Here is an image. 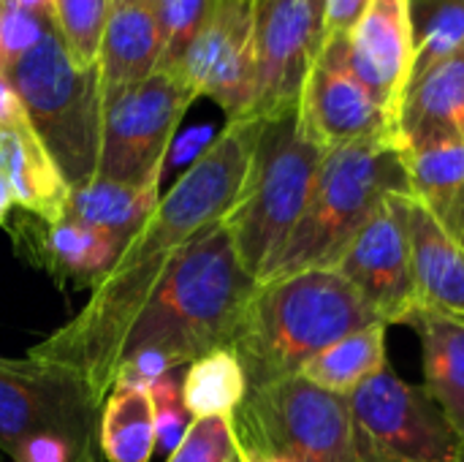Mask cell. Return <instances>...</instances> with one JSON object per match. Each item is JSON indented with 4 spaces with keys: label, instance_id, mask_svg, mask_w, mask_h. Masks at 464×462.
<instances>
[{
    "label": "cell",
    "instance_id": "6da1fadb",
    "mask_svg": "<svg viewBox=\"0 0 464 462\" xmlns=\"http://www.w3.org/2000/svg\"><path fill=\"white\" fill-rule=\"evenodd\" d=\"M261 123L258 117L226 123L158 202L141 231L122 248L117 264L90 294L87 305L44 343L30 349V359L79 381L92 408H101L111 392L122 340L171 259L204 229L226 221L242 199Z\"/></svg>",
    "mask_w": 464,
    "mask_h": 462
},
{
    "label": "cell",
    "instance_id": "7a4b0ae2",
    "mask_svg": "<svg viewBox=\"0 0 464 462\" xmlns=\"http://www.w3.org/2000/svg\"><path fill=\"white\" fill-rule=\"evenodd\" d=\"M256 286L226 221L204 229L171 259L130 324L120 362L139 351H163L182 368L209 351L231 349Z\"/></svg>",
    "mask_w": 464,
    "mask_h": 462
},
{
    "label": "cell",
    "instance_id": "3957f363",
    "mask_svg": "<svg viewBox=\"0 0 464 462\" xmlns=\"http://www.w3.org/2000/svg\"><path fill=\"white\" fill-rule=\"evenodd\" d=\"M372 321L340 272L304 270L256 286L231 349L253 392L299 376L315 354Z\"/></svg>",
    "mask_w": 464,
    "mask_h": 462
},
{
    "label": "cell",
    "instance_id": "277c9868",
    "mask_svg": "<svg viewBox=\"0 0 464 462\" xmlns=\"http://www.w3.org/2000/svg\"><path fill=\"white\" fill-rule=\"evenodd\" d=\"M389 196L413 199L402 139H367L326 150L296 229L258 283L304 270H334Z\"/></svg>",
    "mask_w": 464,
    "mask_h": 462
},
{
    "label": "cell",
    "instance_id": "5b68a950",
    "mask_svg": "<svg viewBox=\"0 0 464 462\" xmlns=\"http://www.w3.org/2000/svg\"><path fill=\"white\" fill-rule=\"evenodd\" d=\"M296 109L261 123L247 185L226 215L237 256L256 283L296 229L326 152L304 133Z\"/></svg>",
    "mask_w": 464,
    "mask_h": 462
},
{
    "label": "cell",
    "instance_id": "8992f818",
    "mask_svg": "<svg viewBox=\"0 0 464 462\" xmlns=\"http://www.w3.org/2000/svg\"><path fill=\"white\" fill-rule=\"evenodd\" d=\"M5 79L22 98L30 125L63 169L71 191L95 180L103 112L98 65H76L52 25Z\"/></svg>",
    "mask_w": 464,
    "mask_h": 462
},
{
    "label": "cell",
    "instance_id": "52a82bcc",
    "mask_svg": "<svg viewBox=\"0 0 464 462\" xmlns=\"http://www.w3.org/2000/svg\"><path fill=\"white\" fill-rule=\"evenodd\" d=\"M231 430L239 449L288 462H359L348 398L324 392L302 376L247 392Z\"/></svg>",
    "mask_w": 464,
    "mask_h": 462
},
{
    "label": "cell",
    "instance_id": "ba28073f",
    "mask_svg": "<svg viewBox=\"0 0 464 462\" xmlns=\"http://www.w3.org/2000/svg\"><path fill=\"white\" fill-rule=\"evenodd\" d=\"M193 101L196 93L166 71L120 90H103L95 177L125 185H160L171 139Z\"/></svg>",
    "mask_w": 464,
    "mask_h": 462
},
{
    "label": "cell",
    "instance_id": "9c48e42d",
    "mask_svg": "<svg viewBox=\"0 0 464 462\" xmlns=\"http://www.w3.org/2000/svg\"><path fill=\"white\" fill-rule=\"evenodd\" d=\"M359 462H464V447L424 387L386 365L348 395Z\"/></svg>",
    "mask_w": 464,
    "mask_h": 462
},
{
    "label": "cell",
    "instance_id": "30bf717a",
    "mask_svg": "<svg viewBox=\"0 0 464 462\" xmlns=\"http://www.w3.org/2000/svg\"><path fill=\"white\" fill-rule=\"evenodd\" d=\"M256 8V101L250 117L294 112L304 79L326 44L324 0H253Z\"/></svg>",
    "mask_w": 464,
    "mask_h": 462
},
{
    "label": "cell",
    "instance_id": "8fae6325",
    "mask_svg": "<svg viewBox=\"0 0 464 462\" xmlns=\"http://www.w3.org/2000/svg\"><path fill=\"white\" fill-rule=\"evenodd\" d=\"M386 327L413 321L419 310L411 256V196H389L334 264Z\"/></svg>",
    "mask_w": 464,
    "mask_h": 462
},
{
    "label": "cell",
    "instance_id": "7c38bea8",
    "mask_svg": "<svg viewBox=\"0 0 464 462\" xmlns=\"http://www.w3.org/2000/svg\"><path fill=\"white\" fill-rule=\"evenodd\" d=\"M177 76L212 98L226 120H245L256 101V8L253 0H212Z\"/></svg>",
    "mask_w": 464,
    "mask_h": 462
},
{
    "label": "cell",
    "instance_id": "4fadbf2b",
    "mask_svg": "<svg viewBox=\"0 0 464 462\" xmlns=\"http://www.w3.org/2000/svg\"><path fill=\"white\" fill-rule=\"evenodd\" d=\"M92 403L79 381L30 357H0V452H14L38 433H60L92 447Z\"/></svg>",
    "mask_w": 464,
    "mask_h": 462
},
{
    "label": "cell",
    "instance_id": "5bb4252c",
    "mask_svg": "<svg viewBox=\"0 0 464 462\" xmlns=\"http://www.w3.org/2000/svg\"><path fill=\"white\" fill-rule=\"evenodd\" d=\"M296 112L304 133L324 150L367 139H400L397 123L353 74L348 35L326 38L304 79Z\"/></svg>",
    "mask_w": 464,
    "mask_h": 462
},
{
    "label": "cell",
    "instance_id": "9a60e30c",
    "mask_svg": "<svg viewBox=\"0 0 464 462\" xmlns=\"http://www.w3.org/2000/svg\"><path fill=\"white\" fill-rule=\"evenodd\" d=\"M413 60L416 44L411 0H372L348 35V63L394 123H400Z\"/></svg>",
    "mask_w": 464,
    "mask_h": 462
},
{
    "label": "cell",
    "instance_id": "2e32d148",
    "mask_svg": "<svg viewBox=\"0 0 464 462\" xmlns=\"http://www.w3.org/2000/svg\"><path fill=\"white\" fill-rule=\"evenodd\" d=\"M19 251L38 264L60 289H98L117 264L122 248L103 231L90 229L79 221L60 218L19 221L11 229Z\"/></svg>",
    "mask_w": 464,
    "mask_h": 462
},
{
    "label": "cell",
    "instance_id": "e0dca14e",
    "mask_svg": "<svg viewBox=\"0 0 464 462\" xmlns=\"http://www.w3.org/2000/svg\"><path fill=\"white\" fill-rule=\"evenodd\" d=\"M0 180L30 218L46 223L65 218L71 185L30 120L0 125Z\"/></svg>",
    "mask_w": 464,
    "mask_h": 462
},
{
    "label": "cell",
    "instance_id": "ac0fdd59",
    "mask_svg": "<svg viewBox=\"0 0 464 462\" xmlns=\"http://www.w3.org/2000/svg\"><path fill=\"white\" fill-rule=\"evenodd\" d=\"M397 128L405 150L464 139V52L411 79Z\"/></svg>",
    "mask_w": 464,
    "mask_h": 462
},
{
    "label": "cell",
    "instance_id": "d6986e66",
    "mask_svg": "<svg viewBox=\"0 0 464 462\" xmlns=\"http://www.w3.org/2000/svg\"><path fill=\"white\" fill-rule=\"evenodd\" d=\"M163 54L160 27L150 0H114L101 49L98 71L103 90H120L155 74Z\"/></svg>",
    "mask_w": 464,
    "mask_h": 462
},
{
    "label": "cell",
    "instance_id": "ffe728a7",
    "mask_svg": "<svg viewBox=\"0 0 464 462\" xmlns=\"http://www.w3.org/2000/svg\"><path fill=\"white\" fill-rule=\"evenodd\" d=\"M411 256L419 308L464 319V245L413 199Z\"/></svg>",
    "mask_w": 464,
    "mask_h": 462
},
{
    "label": "cell",
    "instance_id": "44dd1931",
    "mask_svg": "<svg viewBox=\"0 0 464 462\" xmlns=\"http://www.w3.org/2000/svg\"><path fill=\"white\" fill-rule=\"evenodd\" d=\"M411 327L421 340L424 389L440 406L464 447V319L419 308Z\"/></svg>",
    "mask_w": 464,
    "mask_h": 462
},
{
    "label": "cell",
    "instance_id": "7402d4cb",
    "mask_svg": "<svg viewBox=\"0 0 464 462\" xmlns=\"http://www.w3.org/2000/svg\"><path fill=\"white\" fill-rule=\"evenodd\" d=\"M413 202L449 234H464V139H443L408 150Z\"/></svg>",
    "mask_w": 464,
    "mask_h": 462
},
{
    "label": "cell",
    "instance_id": "603a6c76",
    "mask_svg": "<svg viewBox=\"0 0 464 462\" xmlns=\"http://www.w3.org/2000/svg\"><path fill=\"white\" fill-rule=\"evenodd\" d=\"M158 202V185H125L95 177L71 191L65 218L98 229L125 248L155 212Z\"/></svg>",
    "mask_w": 464,
    "mask_h": 462
},
{
    "label": "cell",
    "instance_id": "cb8c5ba5",
    "mask_svg": "<svg viewBox=\"0 0 464 462\" xmlns=\"http://www.w3.org/2000/svg\"><path fill=\"white\" fill-rule=\"evenodd\" d=\"M386 335L389 327L383 321H372L315 354L299 376L324 392L348 398L389 365Z\"/></svg>",
    "mask_w": 464,
    "mask_h": 462
},
{
    "label": "cell",
    "instance_id": "d4e9b609",
    "mask_svg": "<svg viewBox=\"0 0 464 462\" xmlns=\"http://www.w3.org/2000/svg\"><path fill=\"white\" fill-rule=\"evenodd\" d=\"M247 398V376L234 349L193 359L182 378V403L193 419H234Z\"/></svg>",
    "mask_w": 464,
    "mask_h": 462
},
{
    "label": "cell",
    "instance_id": "484cf974",
    "mask_svg": "<svg viewBox=\"0 0 464 462\" xmlns=\"http://www.w3.org/2000/svg\"><path fill=\"white\" fill-rule=\"evenodd\" d=\"M98 447L106 462H150L155 441V408L150 395L111 389L101 406Z\"/></svg>",
    "mask_w": 464,
    "mask_h": 462
},
{
    "label": "cell",
    "instance_id": "4316f807",
    "mask_svg": "<svg viewBox=\"0 0 464 462\" xmlns=\"http://www.w3.org/2000/svg\"><path fill=\"white\" fill-rule=\"evenodd\" d=\"M416 60L411 79L464 52V0H411Z\"/></svg>",
    "mask_w": 464,
    "mask_h": 462
},
{
    "label": "cell",
    "instance_id": "83f0119b",
    "mask_svg": "<svg viewBox=\"0 0 464 462\" xmlns=\"http://www.w3.org/2000/svg\"><path fill=\"white\" fill-rule=\"evenodd\" d=\"M114 0H54L52 25L76 65H98L101 38Z\"/></svg>",
    "mask_w": 464,
    "mask_h": 462
},
{
    "label": "cell",
    "instance_id": "f1b7e54d",
    "mask_svg": "<svg viewBox=\"0 0 464 462\" xmlns=\"http://www.w3.org/2000/svg\"><path fill=\"white\" fill-rule=\"evenodd\" d=\"M150 3L163 38V54L155 71H166L177 76L179 63L190 41L196 38L212 0H150Z\"/></svg>",
    "mask_w": 464,
    "mask_h": 462
},
{
    "label": "cell",
    "instance_id": "f546056e",
    "mask_svg": "<svg viewBox=\"0 0 464 462\" xmlns=\"http://www.w3.org/2000/svg\"><path fill=\"white\" fill-rule=\"evenodd\" d=\"M49 27V16H35L0 0V76H8V71L38 46Z\"/></svg>",
    "mask_w": 464,
    "mask_h": 462
},
{
    "label": "cell",
    "instance_id": "4dcf8cb0",
    "mask_svg": "<svg viewBox=\"0 0 464 462\" xmlns=\"http://www.w3.org/2000/svg\"><path fill=\"white\" fill-rule=\"evenodd\" d=\"M166 462H239L231 419H193Z\"/></svg>",
    "mask_w": 464,
    "mask_h": 462
},
{
    "label": "cell",
    "instance_id": "1f68e13d",
    "mask_svg": "<svg viewBox=\"0 0 464 462\" xmlns=\"http://www.w3.org/2000/svg\"><path fill=\"white\" fill-rule=\"evenodd\" d=\"M147 395L155 408V441L166 455H171L182 444L190 428V419H188L190 414L185 411V403H182V381L171 373L160 378Z\"/></svg>",
    "mask_w": 464,
    "mask_h": 462
},
{
    "label": "cell",
    "instance_id": "d6a6232c",
    "mask_svg": "<svg viewBox=\"0 0 464 462\" xmlns=\"http://www.w3.org/2000/svg\"><path fill=\"white\" fill-rule=\"evenodd\" d=\"M95 457L92 447H82L73 444L71 438L60 436V433H38L30 436L16 452L14 462H82Z\"/></svg>",
    "mask_w": 464,
    "mask_h": 462
},
{
    "label": "cell",
    "instance_id": "836d02e7",
    "mask_svg": "<svg viewBox=\"0 0 464 462\" xmlns=\"http://www.w3.org/2000/svg\"><path fill=\"white\" fill-rule=\"evenodd\" d=\"M372 0H324V25L326 38L332 35H351L359 19L367 14Z\"/></svg>",
    "mask_w": 464,
    "mask_h": 462
},
{
    "label": "cell",
    "instance_id": "e575fe53",
    "mask_svg": "<svg viewBox=\"0 0 464 462\" xmlns=\"http://www.w3.org/2000/svg\"><path fill=\"white\" fill-rule=\"evenodd\" d=\"M22 120H27L22 98L16 95L14 84L5 76H0V125H11V123H22Z\"/></svg>",
    "mask_w": 464,
    "mask_h": 462
},
{
    "label": "cell",
    "instance_id": "d590c367",
    "mask_svg": "<svg viewBox=\"0 0 464 462\" xmlns=\"http://www.w3.org/2000/svg\"><path fill=\"white\" fill-rule=\"evenodd\" d=\"M11 5L27 11V14H35V16H49L52 19V8H54V0H8Z\"/></svg>",
    "mask_w": 464,
    "mask_h": 462
},
{
    "label": "cell",
    "instance_id": "8d00e7d4",
    "mask_svg": "<svg viewBox=\"0 0 464 462\" xmlns=\"http://www.w3.org/2000/svg\"><path fill=\"white\" fill-rule=\"evenodd\" d=\"M237 457H239V462H288L283 457L266 455V452H253V449H239V447H237Z\"/></svg>",
    "mask_w": 464,
    "mask_h": 462
},
{
    "label": "cell",
    "instance_id": "74e56055",
    "mask_svg": "<svg viewBox=\"0 0 464 462\" xmlns=\"http://www.w3.org/2000/svg\"><path fill=\"white\" fill-rule=\"evenodd\" d=\"M11 207H14V199L5 188V182L0 180V226H8V215H11Z\"/></svg>",
    "mask_w": 464,
    "mask_h": 462
},
{
    "label": "cell",
    "instance_id": "f35d334b",
    "mask_svg": "<svg viewBox=\"0 0 464 462\" xmlns=\"http://www.w3.org/2000/svg\"><path fill=\"white\" fill-rule=\"evenodd\" d=\"M82 462H95V457H90V460H82Z\"/></svg>",
    "mask_w": 464,
    "mask_h": 462
},
{
    "label": "cell",
    "instance_id": "ab89813d",
    "mask_svg": "<svg viewBox=\"0 0 464 462\" xmlns=\"http://www.w3.org/2000/svg\"><path fill=\"white\" fill-rule=\"evenodd\" d=\"M459 242H462V245H464V234H462V240H459Z\"/></svg>",
    "mask_w": 464,
    "mask_h": 462
}]
</instances>
